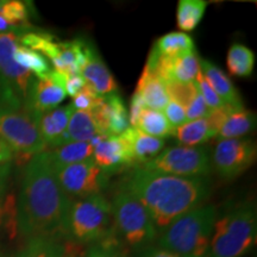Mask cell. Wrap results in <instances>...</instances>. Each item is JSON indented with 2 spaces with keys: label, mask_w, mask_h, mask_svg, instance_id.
I'll list each match as a JSON object with an SVG mask.
<instances>
[{
  "label": "cell",
  "mask_w": 257,
  "mask_h": 257,
  "mask_svg": "<svg viewBox=\"0 0 257 257\" xmlns=\"http://www.w3.org/2000/svg\"><path fill=\"white\" fill-rule=\"evenodd\" d=\"M121 136L126 141L131 154H133L134 162H140L146 165L147 162L162 153L165 148V140L149 136V135L142 133L136 127L128 126Z\"/></svg>",
  "instance_id": "ac0fdd59"
},
{
  "label": "cell",
  "mask_w": 257,
  "mask_h": 257,
  "mask_svg": "<svg viewBox=\"0 0 257 257\" xmlns=\"http://www.w3.org/2000/svg\"><path fill=\"white\" fill-rule=\"evenodd\" d=\"M142 168L185 178H205L211 173V160L204 147H172L163 150Z\"/></svg>",
  "instance_id": "9c48e42d"
},
{
  "label": "cell",
  "mask_w": 257,
  "mask_h": 257,
  "mask_svg": "<svg viewBox=\"0 0 257 257\" xmlns=\"http://www.w3.org/2000/svg\"><path fill=\"white\" fill-rule=\"evenodd\" d=\"M167 93L170 100L178 102L182 107L187 108L198 94L197 83H180V82H165Z\"/></svg>",
  "instance_id": "1f68e13d"
},
{
  "label": "cell",
  "mask_w": 257,
  "mask_h": 257,
  "mask_svg": "<svg viewBox=\"0 0 257 257\" xmlns=\"http://www.w3.org/2000/svg\"><path fill=\"white\" fill-rule=\"evenodd\" d=\"M11 173V163L0 165V207L4 204V193Z\"/></svg>",
  "instance_id": "60d3db41"
},
{
  "label": "cell",
  "mask_w": 257,
  "mask_h": 257,
  "mask_svg": "<svg viewBox=\"0 0 257 257\" xmlns=\"http://www.w3.org/2000/svg\"><path fill=\"white\" fill-rule=\"evenodd\" d=\"M12 30H15V29L12 28L11 25H10L8 22H6L5 19L2 17V16H0V34H4V32L12 31Z\"/></svg>",
  "instance_id": "7bdbcfd3"
},
{
  "label": "cell",
  "mask_w": 257,
  "mask_h": 257,
  "mask_svg": "<svg viewBox=\"0 0 257 257\" xmlns=\"http://www.w3.org/2000/svg\"><path fill=\"white\" fill-rule=\"evenodd\" d=\"M199 64H200L201 74L210 83L212 89L224 101V104L234 108H242L243 104L239 93L226 74L208 60H200Z\"/></svg>",
  "instance_id": "e0dca14e"
},
{
  "label": "cell",
  "mask_w": 257,
  "mask_h": 257,
  "mask_svg": "<svg viewBox=\"0 0 257 257\" xmlns=\"http://www.w3.org/2000/svg\"><path fill=\"white\" fill-rule=\"evenodd\" d=\"M24 31L12 30L0 34V106L25 108L28 93L35 76L14 60Z\"/></svg>",
  "instance_id": "8992f818"
},
{
  "label": "cell",
  "mask_w": 257,
  "mask_h": 257,
  "mask_svg": "<svg viewBox=\"0 0 257 257\" xmlns=\"http://www.w3.org/2000/svg\"><path fill=\"white\" fill-rule=\"evenodd\" d=\"M69 249L59 238L29 239L27 245L16 257H67Z\"/></svg>",
  "instance_id": "d4e9b609"
},
{
  "label": "cell",
  "mask_w": 257,
  "mask_h": 257,
  "mask_svg": "<svg viewBox=\"0 0 257 257\" xmlns=\"http://www.w3.org/2000/svg\"><path fill=\"white\" fill-rule=\"evenodd\" d=\"M67 257H78V256H76L75 253H73V252L69 250V253H68V256H67Z\"/></svg>",
  "instance_id": "f6af8a7d"
},
{
  "label": "cell",
  "mask_w": 257,
  "mask_h": 257,
  "mask_svg": "<svg viewBox=\"0 0 257 257\" xmlns=\"http://www.w3.org/2000/svg\"><path fill=\"white\" fill-rule=\"evenodd\" d=\"M194 50V41L185 32H169L155 42L152 51L161 57H176Z\"/></svg>",
  "instance_id": "7402d4cb"
},
{
  "label": "cell",
  "mask_w": 257,
  "mask_h": 257,
  "mask_svg": "<svg viewBox=\"0 0 257 257\" xmlns=\"http://www.w3.org/2000/svg\"><path fill=\"white\" fill-rule=\"evenodd\" d=\"M0 16L11 25L15 30L25 31V29L30 27L29 23V12L28 6L24 2L19 0H9L2 2L0 5Z\"/></svg>",
  "instance_id": "4dcf8cb0"
},
{
  "label": "cell",
  "mask_w": 257,
  "mask_h": 257,
  "mask_svg": "<svg viewBox=\"0 0 257 257\" xmlns=\"http://www.w3.org/2000/svg\"><path fill=\"white\" fill-rule=\"evenodd\" d=\"M74 111L72 102L54 110L35 114L38 131L46 146L57 148L63 146V137L68 126L69 118Z\"/></svg>",
  "instance_id": "9a60e30c"
},
{
  "label": "cell",
  "mask_w": 257,
  "mask_h": 257,
  "mask_svg": "<svg viewBox=\"0 0 257 257\" xmlns=\"http://www.w3.org/2000/svg\"><path fill=\"white\" fill-rule=\"evenodd\" d=\"M6 216V202L2 205V207H0V227L3 226V224H4V218Z\"/></svg>",
  "instance_id": "ee69618b"
},
{
  "label": "cell",
  "mask_w": 257,
  "mask_h": 257,
  "mask_svg": "<svg viewBox=\"0 0 257 257\" xmlns=\"http://www.w3.org/2000/svg\"><path fill=\"white\" fill-rule=\"evenodd\" d=\"M0 138L12 152L34 156L46 150L36 120L25 108L0 106Z\"/></svg>",
  "instance_id": "ba28073f"
},
{
  "label": "cell",
  "mask_w": 257,
  "mask_h": 257,
  "mask_svg": "<svg viewBox=\"0 0 257 257\" xmlns=\"http://www.w3.org/2000/svg\"><path fill=\"white\" fill-rule=\"evenodd\" d=\"M211 110L208 108L206 102L204 101L200 93L198 91V94L193 99V101L189 104V106L186 108V119L187 121L201 119V118L207 117Z\"/></svg>",
  "instance_id": "e575fe53"
},
{
  "label": "cell",
  "mask_w": 257,
  "mask_h": 257,
  "mask_svg": "<svg viewBox=\"0 0 257 257\" xmlns=\"http://www.w3.org/2000/svg\"><path fill=\"white\" fill-rule=\"evenodd\" d=\"M172 135L175 136L179 142L184 143L187 147H197L198 144L206 142L214 137L208 126L206 117L197 120L186 121L181 126L175 127Z\"/></svg>",
  "instance_id": "4316f807"
},
{
  "label": "cell",
  "mask_w": 257,
  "mask_h": 257,
  "mask_svg": "<svg viewBox=\"0 0 257 257\" xmlns=\"http://www.w3.org/2000/svg\"><path fill=\"white\" fill-rule=\"evenodd\" d=\"M217 218L213 205L193 208L162 231L159 246L181 257H208Z\"/></svg>",
  "instance_id": "3957f363"
},
{
  "label": "cell",
  "mask_w": 257,
  "mask_h": 257,
  "mask_svg": "<svg viewBox=\"0 0 257 257\" xmlns=\"http://www.w3.org/2000/svg\"><path fill=\"white\" fill-rule=\"evenodd\" d=\"M137 257H181L176 253H173L168 251V250H165L160 246H146L143 248L142 251L138 253Z\"/></svg>",
  "instance_id": "ab89813d"
},
{
  "label": "cell",
  "mask_w": 257,
  "mask_h": 257,
  "mask_svg": "<svg viewBox=\"0 0 257 257\" xmlns=\"http://www.w3.org/2000/svg\"><path fill=\"white\" fill-rule=\"evenodd\" d=\"M226 64L231 75L248 78L255 67V54L248 47L234 43L227 51Z\"/></svg>",
  "instance_id": "484cf974"
},
{
  "label": "cell",
  "mask_w": 257,
  "mask_h": 257,
  "mask_svg": "<svg viewBox=\"0 0 257 257\" xmlns=\"http://www.w3.org/2000/svg\"><path fill=\"white\" fill-rule=\"evenodd\" d=\"M93 159L107 175L134 165V157L123 136H104L94 147Z\"/></svg>",
  "instance_id": "4fadbf2b"
},
{
  "label": "cell",
  "mask_w": 257,
  "mask_h": 257,
  "mask_svg": "<svg viewBox=\"0 0 257 257\" xmlns=\"http://www.w3.org/2000/svg\"><path fill=\"white\" fill-rule=\"evenodd\" d=\"M98 94L86 85L81 91H80L75 96H73V108L75 111H88L91 112L92 108L94 107Z\"/></svg>",
  "instance_id": "836d02e7"
},
{
  "label": "cell",
  "mask_w": 257,
  "mask_h": 257,
  "mask_svg": "<svg viewBox=\"0 0 257 257\" xmlns=\"http://www.w3.org/2000/svg\"><path fill=\"white\" fill-rule=\"evenodd\" d=\"M256 126V115L252 112L242 108H230L226 119L221 125L219 134L221 140L239 138L249 134Z\"/></svg>",
  "instance_id": "ffe728a7"
},
{
  "label": "cell",
  "mask_w": 257,
  "mask_h": 257,
  "mask_svg": "<svg viewBox=\"0 0 257 257\" xmlns=\"http://www.w3.org/2000/svg\"><path fill=\"white\" fill-rule=\"evenodd\" d=\"M135 127L144 134L149 135V136L157 138H165L169 136L174 130L162 112L150 110V108H146L142 112Z\"/></svg>",
  "instance_id": "f546056e"
},
{
  "label": "cell",
  "mask_w": 257,
  "mask_h": 257,
  "mask_svg": "<svg viewBox=\"0 0 257 257\" xmlns=\"http://www.w3.org/2000/svg\"><path fill=\"white\" fill-rule=\"evenodd\" d=\"M194 82L197 83L198 91L201 94L202 99L206 102V105L208 106L210 110H217V108L226 107L227 105H225L224 101L217 95V93L212 89L210 83L207 82V80L205 79V76L202 75L201 72L199 73L198 78Z\"/></svg>",
  "instance_id": "d6a6232c"
},
{
  "label": "cell",
  "mask_w": 257,
  "mask_h": 257,
  "mask_svg": "<svg viewBox=\"0 0 257 257\" xmlns=\"http://www.w3.org/2000/svg\"><path fill=\"white\" fill-rule=\"evenodd\" d=\"M57 181L68 197L85 199L101 194L107 186L108 175L95 163L94 159L55 168Z\"/></svg>",
  "instance_id": "30bf717a"
},
{
  "label": "cell",
  "mask_w": 257,
  "mask_h": 257,
  "mask_svg": "<svg viewBox=\"0 0 257 257\" xmlns=\"http://www.w3.org/2000/svg\"><path fill=\"white\" fill-rule=\"evenodd\" d=\"M14 60L19 66L29 70L32 75L35 74L37 79L47 78L49 73L53 70L50 68L49 62L42 54L21 46V44L16 48L14 53Z\"/></svg>",
  "instance_id": "f1b7e54d"
},
{
  "label": "cell",
  "mask_w": 257,
  "mask_h": 257,
  "mask_svg": "<svg viewBox=\"0 0 257 257\" xmlns=\"http://www.w3.org/2000/svg\"><path fill=\"white\" fill-rule=\"evenodd\" d=\"M67 93L49 78L32 80L25 110L32 115L54 110L66 99Z\"/></svg>",
  "instance_id": "5bb4252c"
},
{
  "label": "cell",
  "mask_w": 257,
  "mask_h": 257,
  "mask_svg": "<svg viewBox=\"0 0 257 257\" xmlns=\"http://www.w3.org/2000/svg\"><path fill=\"white\" fill-rule=\"evenodd\" d=\"M167 120L169 121V124L172 125L173 128L181 126L184 125L187 119H186V110L182 107L181 105H179L178 102L170 100L167 104L165 108V113Z\"/></svg>",
  "instance_id": "d590c367"
},
{
  "label": "cell",
  "mask_w": 257,
  "mask_h": 257,
  "mask_svg": "<svg viewBox=\"0 0 257 257\" xmlns=\"http://www.w3.org/2000/svg\"><path fill=\"white\" fill-rule=\"evenodd\" d=\"M207 3L204 0H180L176 12L178 27L182 31H193L198 27L206 11Z\"/></svg>",
  "instance_id": "83f0119b"
},
{
  "label": "cell",
  "mask_w": 257,
  "mask_h": 257,
  "mask_svg": "<svg viewBox=\"0 0 257 257\" xmlns=\"http://www.w3.org/2000/svg\"><path fill=\"white\" fill-rule=\"evenodd\" d=\"M135 93L141 96L144 106L150 110L162 112L169 101L165 81L147 68H144L142 75L138 80Z\"/></svg>",
  "instance_id": "d6986e66"
},
{
  "label": "cell",
  "mask_w": 257,
  "mask_h": 257,
  "mask_svg": "<svg viewBox=\"0 0 257 257\" xmlns=\"http://www.w3.org/2000/svg\"><path fill=\"white\" fill-rule=\"evenodd\" d=\"M49 153L53 167H64L92 159L94 147L91 142H70L60 146Z\"/></svg>",
  "instance_id": "44dd1931"
},
{
  "label": "cell",
  "mask_w": 257,
  "mask_h": 257,
  "mask_svg": "<svg viewBox=\"0 0 257 257\" xmlns=\"http://www.w3.org/2000/svg\"><path fill=\"white\" fill-rule=\"evenodd\" d=\"M86 86V81L83 80L81 74H74L67 76L66 81V93L70 96H75Z\"/></svg>",
  "instance_id": "f35d334b"
},
{
  "label": "cell",
  "mask_w": 257,
  "mask_h": 257,
  "mask_svg": "<svg viewBox=\"0 0 257 257\" xmlns=\"http://www.w3.org/2000/svg\"><path fill=\"white\" fill-rule=\"evenodd\" d=\"M256 237V207L245 202L217 218L208 257H242L255 245Z\"/></svg>",
  "instance_id": "277c9868"
},
{
  "label": "cell",
  "mask_w": 257,
  "mask_h": 257,
  "mask_svg": "<svg viewBox=\"0 0 257 257\" xmlns=\"http://www.w3.org/2000/svg\"><path fill=\"white\" fill-rule=\"evenodd\" d=\"M86 257H126L113 244H96L89 248Z\"/></svg>",
  "instance_id": "8d00e7d4"
},
{
  "label": "cell",
  "mask_w": 257,
  "mask_h": 257,
  "mask_svg": "<svg viewBox=\"0 0 257 257\" xmlns=\"http://www.w3.org/2000/svg\"><path fill=\"white\" fill-rule=\"evenodd\" d=\"M149 212L156 230H165L186 212L200 206L210 194L205 178H185L138 168L124 188Z\"/></svg>",
  "instance_id": "7a4b0ae2"
},
{
  "label": "cell",
  "mask_w": 257,
  "mask_h": 257,
  "mask_svg": "<svg viewBox=\"0 0 257 257\" xmlns=\"http://www.w3.org/2000/svg\"><path fill=\"white\" fill-rule=\"evenodd\" d=\"M146 106H144V102L141 99V96L136 94L133 95V99H131L130 104V111H128V123L133 125V127L136 126L138 119H140L142 112L146 110Z\"/></svg>",
  "instance_id": "74e56055"
},
{
  "label": "cell",
  "mask_w": 257,
  "mask_h": 257,
  "mask_svg": "<svg viewBox=\"0 0 257 257\" xmlns=\"http://www.w3.org/2000/svg\"><path fill=\"white\" fill-rule=\"evenodd\" d=\"M91 113L99 131L106 136H119L130 125L126 106L117 93L99 95Z\"/></svg>",
  "instance_id": "7c38bea8"
},
{
  "label": "cell",
  "mask_w": 257,
  "mask_h": 257,
  "mask_svg": "<svg viewBox=\"0 0 257 257\" xmlns=\"http://www.w3.org/2000/svg\"><path fill=\"white\" fill-rule=\"evenodd\" d=\"M70 204L72 199L57 181L49 153L31 156L24 169L16 210L19 234L28 240L64 237Z\"/></svg>",
  "instance_id": "6da1fadb"
},
{
  "label": "cell",
  "mask_w": 257,
  "mask_h": 257,
  "mask_svg": "<svg viewBox=\"0 0 257 257\" xmlns=\"http://www.w3.org/2000/svg\"><path fill=\"white\" fill-rule=\"evenodd\" d=\"M256 146L248 138L220 140L214 148L213 163L223 179H233L255 162Z\"/></svg>",
  "instance_id": "8fae6325"
},
{
  "label": "cell",
  "mask_w": 257,
  "mask_h": 257,
  "mask_svg": "<svg viewBox=\"0 0 257 257\" xmlns=\"http://www.w3.org/2000/svg\"><path fill=\"white\" fill-rule=\"evenodd\" d=\"M0 5H2V2H0Z\"/></svg>",
  "instance_id": "bcb514c9"
},
{
  "label": "cell",
  "mask_w": 257,
  "mask_h": 257,
  "mask_svg": "<svg viewBox=\"0 0 257 257\" xmlns=\"http://www.w3.org/2000/svg\"><path fill=\"white\" fill-rule=\"evenodd\" d=\"M12 159H14V152H12L11 148L0 138V165L10 163Z\"/></svg>",
  "instance_id": "b9f144b4"
},
{
  "label": "cell",
  "mask_w": 257,
  "mask_h": 257,
  "mask_svg": "<svg viewBox=\"0 0 257 257\" xmlns=\"http://www.w3.org/2000/svg\"><path fill=\"white\" fill-rule=\"evenodd\" d=\"M19 44L37 51L44 57H48L50 61L56 60L63 48V42L56 41L53 35L35 31H24L19 37Z\"/></svg>",
  "instance_id": "603a6c76"
},
{
  "label": "cell",
  "mask_w": 257,
  "mask_h": 257,
  "mask_svg": "<svg viewBox=\"0 0 257 257\" xmlns=\"http://www.w3.org/2000/svg\"><path fill=\"white\" fill-rule=\"evenodd\" d=\"M112 218L119 234L131 248H146L155 240L157 230L149 212L127 191L114 195L111 202Z\"/></svg>",
  "instance_id": "52a82bcc"
},
{
  "label": "cell",
  "mask_w": 257,
  "mask_h": 257,
  "mask_svg": "<svg viewBox=\"0 0 257 257\" xmlns=\"http://www.w3.org/2000/svg\"><path fill=\"white\" fill-rule=\"evenodd\" d=\"M69 142H89L102 135L96 126L94 118L88 111H73L66 131Z\"/></svg>",
  "instance_id": "cb8c5ba5"
},
{
  "label": "cell",
  "mask_w": 257,
  "mask_h": 257,
  "mask_svg": "<svg viewBox=\"0 0 257 257\" xmlns=\"http://www.w3.org/2000/svg\"><path fill=\"white\" fill-rule=\"evenodd\" d=\"M80 74L86 81V85L89 86L98 95H108L118 91V85L113 75L94 48L87 62L83 64L80 70Z\"/></svg>",
  "instance_id": "2e32d148"
},
{
  "label": "cell",
  "mask_w": 257,
  "mask_h": 257,
  "mask_svg": "<svg viewBox=\"0 0 257 257\" xmlns=\"http://www.w3.org/2000/svg\"><path fill=\"white\" fill-rule=\"evenodd\" d=\"M111 204L101 194L78 199L70 204L64 237L76 244H89L110 237Z\"/></svg>",
  "instance_id": "5b68a950"
}]
</instances>
